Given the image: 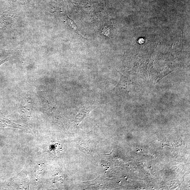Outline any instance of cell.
I'll list each match as a JSON object with an SVG mask.
<instances>
[{"label":"cell","instance_id":"obj_5","mask_svg":"<svg viewBox=\"0 0 190 190\" xmlns=\"http://www.w3.org/2000/svg\"><path fill=\"white\" fill-rule=\"evenodd\" d=\"M7 60V59H3V58H2L1 57H0V66Z\"/></svg>","mask_w":190,"mask_h":190},{"label":"cell","instance_id":"obj_4","mask_svg":"<svg viewBox=\"0 0 190 190\" xmlns=\"http://www.w3.org/2000/svg\"><path fill=\"white\" fill-rule=\"evenodd\" d=\"M91 110L92 109L90 108H84L76 116V122L79 123L81 122L85 117L88 116Z\"/></svg>","mask_w":190,"mask_h":190},{"label":"cell","instance_id":"obj_3","mask_svg":"<svg viewBox=\"0 0 190 190\" xmlns=\"http://www.w3.org/2000/svg\"><path fill=\"white\" fill-rule=\"evenodd\" d=\"M66 23L67 25L69 28L70 30L74 32V33L78 34V35L83 37L81 34H80L79 31L77 26L76 23L73 20L70 19V18L68 17V15H67V19L66 21Z\"/></svg>","mask_w":190,"mask_h":190},{"label":"cell","instance_id":"obj_1","mask_svg":"<svg viewBox=\"0 0 190 190\" xmlns=\"http://www.w3.org/2000/svg\"><path fill=\"white\" fill-rule=\"evenodd\" d=\"M120 82L114 88L115 91L120 94H129L132 87V84L128 78L120 74Z\"/></svg>","mask_w":190,"mask_h":190},{"label":"cell","instance_id":"obj_2","mask_svg":"<svg viewBox=\"0 0 190 190\" xmlns=\"http://www.w3.org/2000/svg\"><path fill=\"white\" fill-rule=\"evenodd\" d=\"M21 112L27 115L31 114L33 110V101L30 96H26L23 98L21 103Z\"/></svg>","mask_w":190,"mask_h":190}]
</instances>
